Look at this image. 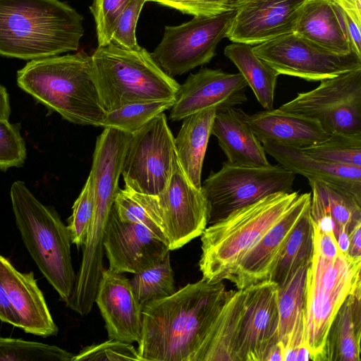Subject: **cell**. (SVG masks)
<instances>
[{"label":"cell","instance_id":"1","mask_svg":"<svg viewBox=\"0 0 361 361\" xmlns=\"http://www.w3.org/2000/svg\"><path fill=\"white\" fill-rule=\"evenodd\" d=\"M231 291L202 279L143 305L142 361H192Z\"/></svg>","mask_w":361,"mask_h":361},{"label":"cell","instance_id":"2","mask_svg":"<svg viewBox=\"0 0 361 361\" xmlns=\"http://www.w3.org/2000/svg\"><path fill=\"white\" fill-rule=\"evenodd\" d=\"M82 21L59 0H0V55L34 60L76 51Z\"/></svg>","mask_w":361,"mask_h":361},{"label":"cell","instance_id":"3","mask_svg":"<svg viewBox=\"0 0 361 361\" xmlns=\"http://www.w3.org/2000/svg\"><path fill=\"white\" fill-rule=\"evenodd\" d=\"M17 84L66 121L102 127L106 112L92 79L91 57L86 53L31 60L17 72Z\"/></svg>","mask_w":361,"mask_h":361},{"label":"cell","instance_id":"4","mask_svg":"<svg viewBox=\"0 0 361 361\" xmlns=\"http://www.w3.org/2000/svg\"><path fill=\"white\" fill-rule=\"evenodd\" d=\"M298 192H276L238 209L204 229L199 262L202 279L229 280L238 264L288 210Z\"/></svg>","mask_w":361,"mask_h":361},{"label":"cell","instance_id":"5","mask_svg":"<svg viewBox=\"0 0 361 361\" xmlns=\"http://www.w3.org/2000/svg\"><path fill=\"white\" fill-rule=\"evenodd\" d=\"M91 57L92 76L107 112L143 102L175 100L180 85L145 48L98 46Z\"/></svg>","mask_w":361,"mask_h":361},{"label":"cell","instance_id":"6","mask_svg":"<svg viewBox=\"0 0 361 361\" xmlns=\"http://www.w3.org/2000/svg\"><path fill=\"white\" fill-rule=\"evenodd\" d=\"M10 197L24 245L43 276L66 302L76 279L68 226L58 212L42 204L23 181L13 183Z\"/></svg>","mask_w":361,"mask_h":361},{"label":"cell","instance_id":"7","mask_svg":"<svg viewBox=\"0 0 361 361\" xmlns=\"http://www.w3.org/2000/svg\"><path fill=\"white\" fill-rule=\"evenodd\" d=\"M361 259L341 252L326 256L314 247L307 268L305 341L312 360H317L331 324L346 298L358 286Z\"/></svg>","mask_w":361,"mask_h":361},{"label":"cell","instance_id":"8","mask_svg":"<svg viewBox=\"0 0 361 361\" xmlns=\"http://www.w3.org/2000/svg\"><path fill=\"white\" fill-rule=\"evenodd\" d=\"M295 174L280 164L267 166L222 164L202 184L209 208L208 225L276 192H293Z\"/></svg>","mask_w":361,"mask_h":361},{"label":"cell","instance_id":"9","mask_svg":"<svg viewBox=\"0 0 361 361\" xmlns=\"http://www.w3.org/2000/svg\"><path fill=\"white\" fill-rule=\"evenodd\" d=\"M279 109L313 118L328 133H360L361 68L322 80Z\"/></svg>","mask_w":361,"mask_h":361},{"label":"cell","instance_id":"10","mask_svg":"<svg viewBox=\"0 0 361 361\" xmlns=\"http://www.w3.org/2000/svg\"><path fill=\"white\" fill-rule=\"evenodd\" d=\"M176 154L174 137L161 113L130 137L121 172L125 188L159 195L171 178Z\"/></svg>","mask_w":361,"mask_h":361},{"label":"cell","instance_id":"11","mask_svg":"<svg viewBox=\"0 0 361 361\" xmlns=\"http://www.w3.org/2000/svg\"><path fill=\"white\" fill-rule=\"evenodd\" d=\"M235 11L214 16H194L188 22L166 26L152 55L163 71L173 78L209 63L229 29Z\"/></svg>","mask_w":361,"mask_h":361},{"label":"cell","instance_id":"12","mask_svg":"<svg viewBox=\"0 0 361 361\" xmlns=\"http://www.w3.org/2000/svg\"><path fill=\"white\" fill-rule=\"evenodd\" d=\"M279 75L321 81L361 68V56L324 49L293 32L252 47Z\"/></svg>","mask_w":361,"mask_h":361},{"label":"cell","instance_id":"13","mask_svg":"<svg viewBox=\"0 0 361 361\" xmlns=\"http://www.w3.org/2000/svg\"><path fill=\"white\" fill-rule=\"evenodd\" d=\"M158 198L170 250L179 249L202 234L208 225L207 202L202 188L188 178L176 154L171 178Z\"/></svg>","mask_w":361,"mask_h":361},{"label":"cell","instance_id":"14","mask_svg":"<svg viewBox=\"0 0 361 361\" xmlns=\"http://www.w3.org/2000/svg\"><path fill=\"white\" fill-rule=\"evenodd\" d=\"M243 291L236 361H266L279 342V286L267 280Z\"/></svg>","mask_w":361,"mask_h":361},{"label":"cell","instance_id":"15","mask_svg":"<svg viewBox=\"0 0 361 361\" xmlns=\"http://www.w3.org/2000/svg\"><path fill=\"white\" fill-rule=\"evenodd\" d=\"M247 87L240 73L202 68L180 85L169 118L177 121L205 109L218 111L243 104L247 101Z\"/></svg>","mask_w":361,"mask_h":361},{"label":"cell","instance_id":"16","mask_svg":"<svg viewBox=\"0 0 361 361\" xmlns=\"http://www.w3.org/2000/svg\"><path fill=\"white\" fill-rule=\"evenodd\" d=\"M103 246L109 269L136 274L161 261L169 252L168 244L145 226L121 221L113 205Z\"/></svg>","mask_w":361,"mask_h":361},{"label":"cell","instance_id":"17","mask_svg":"<svg viewBox=\"0 0 361 361\" xmlns=\"http://www.w3.org/2000/svg\"><path fill=\"white\" fill-rule=\"evenodd\" d=\"M307 0H255L235 10L226 37L256 45L295 32Z\"/></svg>","mask_w":361,"mask_h":361},{"label":"cell","instance_id":"18","mask_svg":"<svg viewBox=\"0 0 361 361\" xmlns=\"http://www.w3.org/2000/svg\"><path fill=\"white\" fill-rule=\"evenodd\" d=\"M310 192L299 194L286 213L240 260L228 280L238 289L270 280L289 235L310 207Z\"/></svg>","mask_w":361,"mask_h":361},{"label":"cell","instance_id":"19","mask_svg":"<svg viewBox=\"0 0 361 361\" xmlns=\"http://www.w3.org/2000/svg\"><path fill=\"white\" fill-rule=\"evenodd\" d=\"M94 302L105 322L109 339L139 342L142 326V307L123 274L103 269Z\"/></svg>","mask_w":361,"mask_h":361},{"label":"cell","instance_id":"20","mask_svg":"<svg viewBox=\"0 0 361 361\" xmlns=\"http://www.w3.org/2000/svg\"><path fill=\"white\" fill-rule=\"evenodd\" d=\"M0 280L20 319L21 329L42 337L58 334L59 328L32 271H19L7 258L0 255Z\"/></svg>","mask_w":361,"mask_h":361},{"label":"cell","instance_id":"21","mask_svg":"<svg viewBox=\"0 0 361 361\" xmlns=\"http://www.w3.org/2000/svg\"><path fill=\"white\" fill-rule=\"evenodd\" d=\"M245 118L261 142H271L295 148H304L326 138V132L313 118L281 111L264 110Z\"/></svg>","mask_w":361,"mask_h":361},{"label":"cell","instance_id":"22","mask_svg":"<svg viewBox=\"0 0 361 361\" xmlns=\"http://www.w3.org/2000/svg\"><path fill=\"white\" fill-rule=\"evenodd\" d=\"M243 110L233 107L216 112L211 134L214 135L226 157L237 165L267 166L264 147L245 118Z\"/></svg>","mask_w":361,"mask_h":361},{"label":"cell","instance_id":"23","mask_svg":"<svg viewBox=\"0 0 361 361\" xmlns=\"http://www.w3.org/2000/svg\"><path fill=\"white\" fill-rule=\"evenodd\" d=\"M267 154L281 166L308 180H319L341 187L361 197V168L314 158L300 148L271 142L262 143Z\"/></svg>","mask_w":361,"mask_h":361},{"label":"cell","instance_id":"24","mask_svg":"<svg viewBox=\"0 0 361 361\" xmlns=\"http://www.w3.org/2000/svg\"><path fill=\"white\" fill-rule=\"evenodd\" d=\"M294 33L331 52H354L342 9L330 0H307Z\"/></svg>","mask_w":361,"mask_h":361},{"label":"cell","instance_id":"25","mask_svg":"<svg viewBox=\"0 0 361 361\" xmlns=\"http://www.w3.org/2000/svg\"><path fill=\"white\" fill-rule=\"evenodd\" d=\"M361 286L339 308L317 360L360 361Z\"/></svg>","mask_w":361,"mask_h":361},{"label":"cell","instance_id":"26","mask_svg":"<svg viewBox=\"0 0 361 361\" xmlns=\"http://www.w3.org/2000/svg\"><path fill=\"white\" fill-rule=\"evenodd\" d=\"M243 289L232 290L192 361H236Z\"/></svg>","mask_w":361,"mask_h":361},{"label":"cell","instance_id":"27","mask_svg":"<svg viewBox=\"0 0 361 361\" xmlns=\"http://www.w3.org/2000/svg\"><path fill=\"white\" fill-rule=\"evenodd\" d=\"M311 188L310 213L312 220H331L335 238L341 231L349 234L361 224V197L341 187L319 180H308Z\"/></svg>","mask_w":361,"mask_h":361},{"label":"cell","instance_id":"28","mask_svg":"<svg viewBox=\"0 0 361 361\" xmlns=\"http://www.w3.org/2000/svg\"><path fill=\"white\" fill-rule=\"evenodd\" d=\"M216 110L205 109L183 119L174 146L179 163L190 181L202 188V166Z\"/></svg>","mask_w":361,"mask_h":361},{"label":"cell","instance_id":"29","mask_svg":"<svg viewBox=\"0 0 361 361\" xmlns=\"http://www.w3.org/2000/svg\"><path fill=\"white\" fill-rule=\"evenodd\" d=\"M308 267H299L286 283L279 288V341L284 353L306 345L304 321Z\"/></svg>","mask_w":361,"mask_h":361},{"label":"cell","instance_id":"30","mask_svg":"<svg viewBox=\"0 0 361 361\" xmlns=\"http://www.w3.org/2000/svg\"><path fill=\"white\" fill-rule=\"evenodd\" d=\"M224 54L238 68L261 106L267 110L274 109L279 74L257 56L252 45L233 42L224 49Z\"/></svg>","mask_w":361,"mask_h":361},{"label":"cell","instance_id":"31","mask_svg":"<svg viewBox=\"0 0 361 361\" xmlns=\"http://www.w3.org/2000/svg\"><path fill=\"white\" fill-rule=\"evenodd\" d=\"M313 250L314 231L309 207L289 235L270 280L282 287L299 267L310 265Z\"/></svg>","mask_w":361,"mask_h":361},{"label":"cell","instance_id":"32","mask_svg":"<svg viewBox=\"0 0 361 361\" xmlns=\"http://www.w3.org/2000/svg\"><path fill=\"white\" fill-rule=\"evenodd\" d=\"M114 207L121 221L141 224L167 243L158 196L119 188Z\"/></svg>","mask_w":361,"mask_h":361},{"label":"cell","instance_id":"33","mask_svg":"<svg viewBox=\"0 0 361 361\" xmlns=\"http://www.w3.org/2000/svg\"><path fill=\"white\" fill-rule=\"evenodd\" d=\"M133 274L130 283L142 306L149 302L168 297L177 290L169 252L161 261Z\"/></svg>","mask_w":361,"mask_h":361},{"label":"cell","instance_id":"34","mask_svg":"<svg viewBox=\"0 0 361 361\" xmlns=\"http://www.w3.org/2000/svg\"><path fill=\"white\" fill-rule=\"evenodd\" d=\"M314 158L361 168V133H333L312 145L300 148Z\"/></svg>","mask_w":361,"mask_h":361},{"label":"cell","instance_id":"35","mask_svg":"<svg viewBox=\"0 0 361 361\" xmlns=\"http://www.w3.org/2000/svg\"><path fill=\"white\" fill-rule=\"evenodd\" d=\"M175 100H157L130 104L107 112L102 127L134 134L156 116L171 108Z\"/></svg>","mask_w":361,"mask_h":361},{"label":"cell","instance_id":"36","mask_svg":"<svg viewBox=\"0 0 361 361\" xmlns=\"http://www.w3.org/2000/svg\"><path fill=\"white\" fill-rule=\"evenodd\" d=\"M73 356L56 345L0 336V361H72Z\"/></svg>","mask_w":361,"mask_h":361},{"label":"cell","instance_id":"37","mask_svg":"<svg viewBox=\"0 0 361 361\" xmlns=\"http://www.w3.org/2000/svg\"><path fill=\"white\" fill-rule=\"evenodd\" d=\"M94 211V197L91 178L87 179L75 200L68 228L71 243L80 247L84 245Z\"/></svg>","mask_w":361,"mask_h":361},{"label":"cell","instance_id":"38","mask_svg":"<svg viewBox=\"0 0 361 361\" xmlns=\"http://www.w3.org/2000/svg\"><path fill=\"white\" fill-rule=\"evenodd\" d=\"M26 155L20 123H11L8 119L0 118V169L23 166Z\"/></svg>","mask_w":361,"mask_h":361},{"label":"cell","instance_id":"39","mask_svg":"<svg viewBox=\"0 0 361 361\" xmlns=\"http://www.w3.org/2000/svg\"><path fill=\"white\" fill-rule=\"evenodd\" d=\"M142 361L138 351L130 343L109 339L82 348L72 361Z\"/></svg>","mask_w":361,"mask_h":361},{"label":"cell","instance_id":"40","mask_svg":"<svg viewBox=\"0 0 361 361\" xmlns=\"http://www.w3.org/2000/svg\"><path fill=\"white\" fill-rule=\"evenodd\" d=\"M130 0H93L90 11L93 15L98 46L111 42L117 21Z\"/></svg>","mask_w":361,"mask_h":361},{"label":"cell","instance_id":"41","mask_svg":"<svg viewBox=\"0 0 361 361\" xmlns=\"http://www.w3.org/2000/svg\"><path fill=\"white\" fill-rule=\"evenodd\" d=\"M147 0H130L121 14L111 37V42L122 48L138 49L135 29L142 8Z\"/></svg>","mask_w":361,"mask_h":361},{"label":"cell","instance_id":"42","mask_svg":"<svg viewBox=\"0 0 361 361\" xmlns=\"http://www.w3.org/2000/svg\"><path fill=\"white\" fill-rule=\"evenodd\" d=\"M193 16H214L235 11L236 0H147Z\"/></svg>","mask_w":361,"mask_h":361},{"label":"cell","instance_id":"43","mask_svg":"<svg viewBox=\"0 0 361 361\" xmlns=\"http://www.w3.org/2000/svg\"><path fill=\"white\" fill-rule=\"evenodd\" d=\"M0 320L20 329V319L13 308L0 280Z\"/></svg>","mask_w":361,"mask_h":361},{"label":"cell","instance_id":"44","mask_svg":"<svg viewBox=\"0 0 361 361\" xmlns=\"http://www.w3.org/2000/svg\"><path fill=\"white\" fill-rule=\"evenodd\" d=\"M355 259H361V224L356 226L349 234L348 253Z\"/></svg>","mask_w":361,"mask_h":361},{"label":"cell","instance_id":"45","mask_svg":"<svg viewBox=\"0 0 361 361\" xmlns=\"http://www.w3.org/2000/svg\"><path fill=\"white\" fill-rule=\"evenodd\" d=\"M344 12L361 19V0H330Z\"/></svg>","mask_w":361,"mask_h":361},{"label":"cell","instance_id":"46","mask_svg":"<svg viewBox=\"0 0 361 361\" xmlns=\"http://www.w3.org/2000/svg\"><path fill=\"white\" fill-rule=\"evenodd\" d=\"M11 114V105L6 89L0 85V118L8 119Z\"/></svg>","mask_w":361,"mask_h":361},{"label":"cell","instance_id":"47","mask_svg":"<svg viewBox=\"0 0 361 361\" xmlns=\"http://www.w3.org/2000/svg\"><path fill=\"white\" fill-rule=\"evenodd\" d=\"M283 347L279 341L270 350L266 361H283Z\"/></svg>","mask_w":361,"mask_h":361},{"label":"cell","instance_id":"48","mask_svg":"<svg viewBox=\"0 0 361 361\" xmlns=\"http://www.w3.org/2000/svg\"><path fill=\"white\" fill-rule=\"evenodd\" d=\"M255 0H236L235 4V10L240 7V6L243 5L244 4Z\"/></svg>","mask_w":361,"mask_h":361}]
</instances>
